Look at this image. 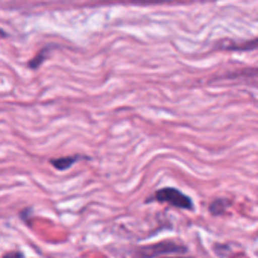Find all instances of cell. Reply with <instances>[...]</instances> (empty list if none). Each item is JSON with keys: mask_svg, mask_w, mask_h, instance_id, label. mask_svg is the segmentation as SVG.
Instances as JSON below:
<instances>
[{"mask_svg": "<svg viewBox=\"0 0 258 258\" xmlns=\"http://www.w3.org/2000/svg\"><path fill=\"white\" fill-rule=\"evenodd\" d=\"M146 202H158V204H167L172 205L175 208L179 210H185V211H193L195 210V202L193 199L182 193L181 190L175 188V187H163L157 191L152 193L151 198L146 199Z\"/></svg>", "mask_w": 258, "mask_h": 258, "instance_id": "6da1fadb", "label": "cell"}, {"mask_svg": "<svg viewBox=\"0 0 258 258\" xmlns=\"http://www.w3.org/2000/svg\"><path fill=\"white\" fill-rule=\"evenodd\" d=\"M175 252H185L184 246H179L173 241H161L157 244H151L148 247H142L140 258H154L166 253H175Z\"/></svg>", "mask_w": 258, "mask_h": 258, "instance_id": "7a4b0ae2", "label": "cell"}, {"mask_svg": "<svg viewBox=\"0 0 258 258\" xmlns=\"http://www.w3.org/2000/svg\"><path fill=\"white\" fill-rule=\"evenodd\" d=\"M81 160H88V157L76 154V155H67V157H59V158H50L49 164L52 167H55L56 170H59V172H66L70 167H73L76 163H79Z\"/></svg>", "mask_w": 258, "mask_h": 258, "instance_id": "3957f363", "label": "cell"}, {"mask_svg": "<svg viewBox=\"0 0 258 258\" xmlns=\"http://www.w3.org/2000/svg\"><path fill=\"white\" fill-rule=\"evenodd\" d=\"M229 205H231V201H229V199L219 198V199H214V201L210 204L208 210H210V213H211L213 216H220V214H223V213L229 208Z\"/></svg>", "mask_w": 258, "mask_h": 258, "instance_id": "277c9868", "label": "cell"}, {"mask_svg": "<svg viewBox=\"0 0 258 258\" xmlns=\"http://www.w3.org/2000/svg\"><path fill=\"white\" fill-rule=\"evenodd\" d=\"M47 53H49V47H46V49H43L34 59H31L29 62H28V67L29 69H32V70H37L41 64H43V61L46 59V56H47Z\"/></svg>", "mask_w": 258, "mask_h": 258, "instance_id": "5b68a950", "label": "cell"}, {"mask_svg": "<svg viewBox=\"0 0 258 258\" xmlns=\"http://www.w3.org/2000/svg\"><path fill=\"white\" fill-rule=\"evenodd\" d=\"M258 47V40H253V41H247V43H241V44H235V43H231L229 46H225L223 49H234V50H249V49H255Z\"/></svg>", "mask_w": 258, "mask_h": 258, "instance_id": "8992f818", "label": "cell"}, {"mask_svg": "<svg viewBox=\"0 0 258 258\" xmlns=\"http://www.w3.org/2000/svg\"><path fill=\"white\" fill-rule=\"evenodd\" d=\"M115 2V0H114ZM118 2H127V4H139V5H152V4H166V2H173V0H118Z\"/></svg>", "mask_w": 258, "mask_h": 258, "instance_id": "52a82bcc", "label": "cell"}, {"mask_svg": "<svg viewBox=\"0 0 258 258\" xmlns=\"http://www.w3.org/2000/svg\"><path fill=\"white\" fill-rule=\"evenodd\" d=\"M2 258H25V253L20 250H8L2 255Z\"/></svg>", "mask_w": 258, "mask_h": 258, "instance_id": "ba28073f", "label": "cell"}, {"mask_svg": "<svg viewBox=\"0 0 258 258\" xmlns=\"http://www.w3.org/2000/svg\"><path fill=\"white\" fill-rule=\"evenodd\" d=\"M5 38H8V32L0 28V40H5Z\"/></svg>", "mask_w": 258, "mask_h": 258, "instance_id": "9c48e42d", "label": "cell"}, {"mask_svg": "<svg viewBox=\"0 0 258 258\" xmlns=\"http://www.w3.org/2000/svg\"><path fill=\"white\" fill-rule=\"evenodd\" d=\"M169 258H190V256H169Z\"/></svg>", "mask_w": 258, "mask_h": 258, "instance_id": "30bf717a", "label": "cell"}]
</instances>
